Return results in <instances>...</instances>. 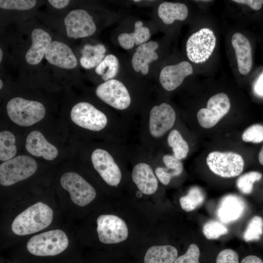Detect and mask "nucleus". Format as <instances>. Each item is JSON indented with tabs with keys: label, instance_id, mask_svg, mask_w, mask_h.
Listing matches in <instances>:
<instances>
[{
	"label": "nucleus",
	"instance_id": "obj_1",
	"mask_svg": "<svg viewBox=\"0 0 263 263\" xmlns=\"http://www.w3.org/2000/svg\"><path fill=\"white\" fill-rule=\"evenodd\" d=\"M53 218V210L48 205L38 202L19 214L14 220L11 228L18 235H26L48 227Z\"/></svg>",
	"mask_w": 263,
	"mask_h": 263
},
{
	"label": "nucleus",
	"instance_id": "obj_34",
	"mask_svg": "<svg viewBox=\"0 0 263 263\" xmlns=\"http://www.w3.org/2000/svg\"><path fill=\"white\" fill-rule=\"evenodd\" d=\"M228 229L223 224L214 220L206 223L203 227V232L209 240L216 239L226 234Z\"/></svg>",
	"mask_w": 263,
	"mask_h": 263
},
{
	"label": "nucleus",
	"instance_id": "obj_7",
	"mask_svg": "<svg viewBox=\"0 0 263 263\" xmlns=\"http://www.w3.org/2000/svg\"><path fill=\"white\" fill-rule=\"evenodd\" d=\"M70 117L77 126L95 132L103 130L108 122L107 117L103 112L86 102L75 105L71 111Z\"/></svg>",
	"mask_w": 263,
	"mask_h": 263
},
{
	"label": "nucleus",
	"instance_id": "obj_18",
	"mask_svg": "<svg viewBox=\"0 0 263 263\" xmlns=\"http://www.w3.org/2000/svg\"><path fill=\"white\" fill-rule=\"evenodd\" d=\"M245 203L240 196L229 194L221 200L217 210L218 219L224 223H229L239 219L244 214Z\"/></svg>",
	"mask_w": 263,
	"mask_h": 263
},
{
	"label": "nucleus",
	"instance_id": "obj_41",
	"mask_svg": "<svg viewBox=\"0 0 263 263\" xmlns=\"http://www.w3.org/2000/svg\"><path fill=\"white\" fill-rule=\"evenodd\" d=\"M241 263H263V262L259 257L254 255H249L244 257Z\"/></svg>",
	"mask_w": 263,
	"mask_h": 263
},
{
	"label": "nucleus",
	"instance_id": "obj_38",
	"mask_svg": "<svg viewBox=\"0 0 263 263\" xmlns=\"http://www.w3.org/2000/svg\"><path fill=\"white\" fill-rule=\"evenodd\" d=\"M216 263H239L238 255L233 250L224 249L218 254Z\"/></svg>",
	"mask_w": 263,
	"mask_h": 263
},
{
	"label": "nucleus",
	"instance_id": "obj_42",
	"mask_svg": "<svg viewBox=\"0 0 263 263\" xmlns=\"http://www.w3.org/2000/svg\"><path fill=\"white\" fill-rule=\"evenodd\" d=\"M256 93L261 95H263V74L259 77L255 86Z\"/></svg>",
	"mask_w": 263,
	"mask_h": 263
},
{
	"label": "nucleus",
	"instance_id": "obj_2",
	"mask_svg": "<svg viewBox=\"0 0 263 263\" xmlns=\"http://www.w3.org/2000/svg\"><path fill=\"white\" fill-rule=\"evenodd\" d=\"M7 115L15 124L29 127L39 122L45 116L46 110L39 102L20 97L10 99L6 105Z\"/></svg>",
	"mask_w": 263,
	"mask_h": 263
},
{
	"label": "nucleus",
	"instance_id": "obj_14",
	"mask_svg": "<svg viewBox=\"0 0 263 263\" xmlns=\"http://www.w3.org/2000/svg\"><path fill=\"white\" fill-rule=\"evenodd\" d=\"M176 114L169 104L163 103L154 106L150 111L149 130L151 135L160 137L174 125Z\"/></svg>",
	"mask_w": 263,
	"mask_h": 263
},
{
	"label": "nucleus",
	"instance_id": "obj_44",
	"mask_svg": "<svg viewBox=\"0 0 263 263\" xmlns=\"http://www.w3.org/2000/svg\"><path fill=\"white\" fill-rule=\"evenodd\" d=\"M136 196L137 197V198H141L142 196V195H143V193L142 192H141L140 191H137L136 192Z\"/></svg>",
	"mask_w": 263,
	"mask_h": 263
},
{
	"label": "nucleus",
	"instance_id": "obj_15",
	"mask_svg": "<svg viewBox=\"0 0 263 263\" xmlns=\"http://www.w3.org/2000/svg\"><path fill=\"white\" fill-rule=\"evenodd\" d=\"M193 74L191 65L188 61L165 66L161 70L159 81L162 87L168 91H172L179 87L184 78Z\"/></svg>",
	"mask_w": 263,
	"mask_h": 263
},
{
	"label": "nucleus",
	"instance_id": "obj_29",
	"mask_svg": "<svg viewBox=\"0 0 263 263\" xmlns=\"http://www.w3.org/2000/svg\"><path fill=\"white\" fill-rule=\"evenodd\" d=\"M119 67V63L117 58L115 56L110 54L106 56L95 68V72L106 81L112 79L117 75Z\"/></svg>",
	"mask_w": 263,
	"mask_h": 263
},
{
	"label": "nucleus",
	"instance_id": "obj_12",
	"mask_svg": "<svg viewBox=\"0 0 263 263\" xmlns=\"http://www.w3.org/2000/svg\"><path fill=\"white\" fill-rule=\"evenodd\" d=\"M67 36L77 39L88 37L96 31L93 18L83 9L71 11L64 19Z\"/></svg>",
	"mask_w": 263,
	"mask_h": 263
},
{
	"label": "nucleus",
	"instance_id": "obj_40",
	"mask_svg": "<svg viewBox=\"0 0 263 263\" xmlns=\"http://www.w3.org/2000/svg\"><path fill=\"white\" fill-rule=\"evenodd\" d=\"M48 2L55 8L62 9L66 7L69 3L68 0H49Z\"/></svg>",
	"mask_w": 263,
	"mask_h": 263
},
{
	"label": "nucleus",
	"instance_id": "obj_17",
	"mask_svg": "<svg viewBox=\"0 0 263 263\" xmlns=\"http://www.w3.org/2000/svg\"><path fill=\"white\" fill-rule=\"evenodd\" d=\"M45 56L50 64L59 68L71 69L77 65V59L71 48L58 41L51 43L46 50Z\"/></svg>",
	"mask_w": 263,
	"mask_h": 263
},
{
	"label": "nucleus",
	"instance_id": "obj_13",
	"mask_svg": "<svg viewBox=\"0 0 263 263\" xmlns=\"http://www.w3.org/2000/svg\"><path fill=\"white\" fill-rule=\"evenodd\" d=\"M91 160L94 169L107 184L116 186L119 184L121 171L107 150L101 149L94 150L91 155Z\"/></svg>",
	"mask_w": 263,
	"mask_h": 263
},
{
	"label": "nucleus",
	"instance_id": "obj_32",
	"mask_svg": "<svg viewBox=\"0 0 263 263\" xmlns=\"http://www.w3.org/2000/svg\"><path fill=\"white\" fill-rule=\"evenodd\" d=\"M263 233V220L259 216L253 217L249 222L243 235L245 242L258 240Z\"/></svg>",
	"mask_w": 263,
	"mask_h": 263
},
{
	"label": "nucleus",
	"instance_id": "obj_4",
	"mask_svg": "<svg viewBox=\"0 0 263 263\" xmlns=\"http://www.w3.org/2000/svg\"><path fill=\"white\" fill-rule=\"evenodd\" d=\"M38 165L32 157L19 155L0 165V184L9 186L25 180L37 171Z\"/></svg>",
	"mask_w": 263,
	"mask_h": 263
},
{
	"label": "nucleus",
	"instance_id": "obj_31",
	"mask_svg": "<svg viewBox=\"0 0 263 263\" xmlns=\"http://www.w3.org/2000/svg\"><path fill=\"white\" fill-rule=\"evenodd\" d=\"M168 142L176 158L180 160L186 157L189 151L188 145L177 130H173L170 132Z\"/></svg>",
	"mask_w": 263,
	"mask_h": 263
},
{
	"label": "nucleus",
	"instance_id": "obj_39",
	"mask_svg": "<svg viewBox=\"0 0 263 263\" xmlns=\"http://www.w3.org/2000/svg\"><path fill=\"white\" fill-rule=\"evenodd\" d=\"M233 1L247 4L255 10H260L263 4V0H234Z\"/></svg>",
	"mask_w": 263,
	"mask_h": 263
},
{
	"label": "nucleus",
	"instance_id": "obj_3",
	"mask_svg": "<svg viewBox=\"0 0 263 263\" xmlns=\"http://www.w3.org/2000/svg\"><path fill=\"white\" fill-rule=\"evenodd\" d=\"M68 237L60 229H55L36 235L28 241L27 249L31 254L38 256L57 255L68 246Z\"/></svg>",
	"mask_w": 263,
	"mask_h": 263
},
{
	"label": "nucleus",
	"instance_id": "obj_47",
	"mask_svg": "<svg viewBox=\"0 0 263 263\" xmlns=\"http://www.w3.org/2000/svg\"><path fill=\"white\" fill-rule=\"evenodd\" d=\"M134 1L135 2H139V1H140V0H134Z\"/></svg>",
	"mask_w": 263,
	"mask_h": 263
},
{
	"label": "nucleus",
	"instance_id": "obj_24",
	"mask_svg": "<svg viewBox=\"0 0 263 263\" xmlns=\"http://www.w3.org/2000/svg\"><path fill=\"white\" fill-rule=\"evenodd\" d=\"M141 21H136L134 24V30L132 33H122L118 37L120 46L125 49H132L134 45H140L148 40L150 36V30L143 26Z\"/></svg>",
	"mask_w": 263,
	"mask_h": 263
},
{
	"label": "nucleus",
	"instance_id": "obj_36",
	"mask_svg": "<svg viewBox=\"0 0 263 263\" xmlns=\"http://www.w3.org/2000/svg\"><path fill=\"white\" fill-rule=\"evenodd\" d=\"M35 0H0V7L5 9L26 10L35 6Z\"/></svg>",
	"mask_w": 263,
	"mask_h": 263
},
{
	"label": "nucleus",
	"instance_id": "obj_8",
	"mask_svg": "<svg viewBox=\"0 0 263 263\" xmlns=\"http://www.w3.org/2000/svg\"><path fill=\"white\" fill-rule=\"evenodd\" d=\"M60 184L62 188L69 192L72 201L79 206L88 205L96 197L94 187L75 172L64 173L61 177Z\"/></svg>",
	"mask_w": 263,
	"mask_h": 263
},
{
	"label": "nucleus",
	"instance_id": "obj_16",
	"mask_svg": "<svg viewBox=\"0 0 263 263\" xmlns=\"http://www.w3.org/2000/svg\"><path fill=\"white\" fill-rule=\"evenodd\" d=\"M25 148L30 154L48 161L54 160L58 154L57 148L48 141L40 132L37 130L32 131L27 136Z\"/></svg>",
	"mask_w": 263,
	"mask_h": 263
},
{
	"label": "nucleus",
	"instance_id": "obj_30",
	"mask_svg": "<svg viewBox=\"0 0 263 263\" xmlns=\"http://www.w3.org/2000/svg\"><path fill=\"white\" fill-rule=\"evenodd\" d=\"M205 195L197 187L191 188L187 195L180 198L179 202L183 209L187 212L194 210L204 202Z\"/></svg>",
	"mask_w": 263,
	"mask_h": 263
},
{
	"label": "nucleus",
	"instance_id": "obj_23",
	"mask_svg": "<svg viewBox=\"0 0 263 263\" xmlns=\"http://www.w3.org/2000/svg\"><path fill=\"white\" fill-rule=\"evenodd\" d=\"M158 15L165 24H171L175 20H185L188 15V9L183 3L163 2L159 6Z\"/></svg>",
	"mask_w": 263,
	"mask_h": 263
},
{
	"label": "nucleus",
	"instance_id": "obj_5",
	"mask_svg": "<svg viewBox=\"0 0 263 263\" xmlns=\"http://www.w3.org/2000/svg\"><path fill=\"white\" fill-rule=\"evenodd\" d=\"M207 164L212 172L224 178L238 176L244 167L242 157L233 152L212 151L207 158Z\"/></svg>",
	"mask_w": 263,
	"mask_h": 263
},
{
	"label": "nucleus",
	"instance_id": "obj_27",
	"mask_svg": "<svg viewBox=\"0 0 263 263\" xmlns=\"http://www.w3.org/2000/svg\"><path fill=\"white\" fill-rule=\"evenodd\" d=\"M106 51L105 47L102 44L95 45L85 44L81 52L82 56L80 63L83 68L90 69L96 67L105 58Z\"/></svg>",
	"mask_w": 263,
	"mask_h": 263
},
{
	"label": "nucleus",
	"instance_id": "obj_45",
	"mask_svg": "<svg viewBox=\"0 0 263 263\" xmlns=\"http://www.w3.org/2000/svg\"><path fill=\"white\" fill-rule=\"evenodd\" d=\"M3 56V53L1 49H0V62H1L2 58Z\"/></svg>",
	"mask_w": 263,
	"mask_h": 263
},
{
	"label": "nucleus",
	"instance_id": "obj_9",
	"mask_svg": "<svg viewBox=\"0 0 263 263\" xmlns=\"http://www.w3.org/2000/svg\"><path fill=\"white\" fill-rule=\"evenodd\" d=\"M96 222L98 238L102 243L116 244L127 238V226L125 222L118 216L102 214L97 218Z\"/></svg>",
	"mask_w": 263,
	"mask_h": 263
},
{
	"label": "nucleus",
	"instance_id": "obj_19",
	"mask_svg": "<svg viewBox=\"0 0 263 263\" xmlns=\"http://www.w3.org/2000/svg\"><path fill=\"white\" fill-rule=\"evenodd\" d=\"M231 43L234 49L239 72L246 75L252 65V48L249 40L240 33H234L231 38Z\"/></svg>",
	"mask_w": 263,
	"mask_h": 263
},
{
	"label": "nucleus",
	"instance_id": "obj_33",
	"mask_svg": "<svg viewBox=\"0 0 263 263\" xmlns=\"http://www.w3.org/2000/svg\"><path fill=\"white\" fill-rule=\"evenodd\" d=\"M262 177V173L257 171H250L241 176L237 181V187L244 194L250 193L253 184Z\"/></svg>",
	"mask_w": 263,
	"mask_h": 263
},
{
	"label": "nucleus",
	"instance_id": "obj_35",
	"mask_svg": "<svg viewBox=\"0 0 263 263\" xmlns=\"http://www.w3.org/2000/svg\"><path fill=\"white\" fill-rule=\"evenodd\" d=\"M242 140L246 142L259 143L263 141V126L253 124L247 128L242 135Z\"/></svg>",
	"mask_w": 263,
	"mask_h": 263
},
{
	"label": "nucleus",
	"instance_id": "obj_20",
	"mask_svg": "<svg viewBox=\"0 0 263 263\" xmlns=\"http://www.w3.org/2000/svg\"><path fill=\"white\" fill-rule=\"evenodd\" d=\"M32 44L25 55V60L31 65L38 64L45 54L51 44L52 38L49 34L39 28L34 29L31 34Z\"/></svg>",
	"mask_w": 263,
	"mask_h": 263
},
{
	"label": "nucleus",
	"instance_id": "obj_37",
	"mask_svg": "<svg viewBox=\"0 0 263 263\" xmlns=\"http://www.w3.org/2000/svg\"><path fill=\"white\" fill-rule=\"evenodd\" d=\"M200 250L195 244L189 245L184 255L177 258L174 263H199Z\"/></svg>",
	"mask_w": 263,
	"mask_h": 263
},
{
	"label": "nucleus",
	"instance_id": "obj_43",
	"mask_svg": "<svg viewBox=\"0 0 263 263\" xmlns=\"http://www.w3.org/2000/svg\"><path fill=\"white\" fill-rule=\"evenodd\" d=\"M258 159L260 163L263 166V146L259 153Z\"/></svg>",
	"mask_w": 263,
	"mask_h": 263
},
{
	"label": "nucleus",
	"instance_id": "obj_21",
	"mask_svg": "<svg viewBox=\"0 0 263 263\" xmlns=\"http://www.w3.org/2000/svg\"><path fill=\"white\" fill-rule=\"evenodd\" d=\"M132 179L139 191L145 194H152L157 190L158 181L151 167L145 163L136 165L132 171Z\"/></svg>",
	"mask_w": 263,
	"mask_h": 263
},
{
	"label": "nucleus",
	"instance_id": "obj_10",
	"mask_svg": "<svg viewBox=\"0 0 263 263\" xmlns=\"http://www.w3.org/2000/svg\"><path fill=\"white\" fill-rule=\"evenodd\" d=\"M230 108V102L227 94L218 93L208 99L207 108L199 110L197 115L198 121L201 127L211 128L226 114Z\"/></svg>",
	"mask_w": 263,
	"mask_h": 263
},
{
	"label": "nucleus",
	"instance_id": "obj_28",
	"mask_svg": "<svg viewBox=\"0 0 263 263\" xmlns=\"http://www.w3.org/2000/svg\"><path fill=\"white\" fill-rule=\"evenodd\" d=\"M17 147L14 134L8 131L0 132V160L5 162L14 158Z\"/></svg>",
	"mask_w": 263,
	"mask_h": 263
},
{
	"label": "nucleus",
	"instance_id": "obj_46",
	"mask_svg": "<svg viewBox=\"0 0 263 263\" xmlns=\"http://www.w3.org/2000/svg\"><path fill=\"white\" fill-rule=\"evenodd\" d=\"M3 85V82L1 79H0V89H1Z\"/></svg>",
	"mask_w": 263,
	"mask_h": 263
},
{
	"label": "nucleus",
	"instance_id": "obj_26",
	"mask_svg": "<svg viewBox=\"0 0 263 263\" xmlns=\"http://www.w3.org/2000/svg\"><path fill=\"white\" fill-rule=\"evenodd\" d=\"M163 160L167 168L158 167L155 172L159 181L167 185L173 177L178 176L182 172L183 165L174 155H165Z\"/></svg>",
	"mask_w": 263,
	"mask_h": 263
},
{
	"label": "nucleus",
	"instance_id": "obj_11",
	"mask_svg": "<svg viewBox=\"0 0 263 263\" xmlns=\"http://www.w3.org/2000/svg\"><path fill=\"white\" fill-rule=\"evenodd\" d=\"M96 95L103 101L118 110L127 109L131 104V97L125 86L116 79H111L97 86Z\"/></svg>",
	"mask_w": 263,
	"mask_h": 263
},
{
	"label": "nucleus",
	"instance_id": "obj_6",
	"mask_svg": "<svg viewBox=\"0 0 263 263\" xmlns=\"http://www.w3.org/2000/svg\"><path fill=\"white\" fill-rule=\"evenodd\" d=\"M216 37L209 28H202L193 34L186 44L187 55L188 59L195 63L207 60L214 49Z\"/></svg>",
	"mask_w": 263,
	"mask_h": 263
},
{
	"label": "nucleus",
	"instance_id": "obj_25",
	"mask_svg": "<svg viewBox=\"0 0 263 263\" xmlns=\"http://www.w3.org/2000/svg\"><path fill=\"white\" fill-rule=\"evenodd\" d=\"M177 249L170 245H155L147 251L145 263H174L177 258Z\"/></svg>",
	"mask_w": 263,
	"mask_h": 263
},
{
	"label": "nucleus",
	"instance_id": "obj_22",
	"mask_svg": "<svg viewBox=\"0 0 263 263\" xmlns=\"http://www.w3.org/2000/svg\"><path fill=\"white\" fill-rule=\"evenodd\" d=\"M158 47V43L154 41L139 45L132 59L133 69L137 72H140L143 75H147L149 72V64L158 57L155 52Z\"/></svg>",
	"mask_w": 263,
	"mask_h": 263
}]
</instances>
